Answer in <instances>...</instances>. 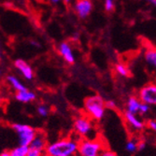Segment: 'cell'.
<instances>
[{
    "instance_id": "obj_32",
    "label": "cell",
    "mask_w": 156,
    "mask_h": 156,
    "mask_svg": "<svg viewBox=\"0 0 156 156\" xmlns=\"http://www.w3.org/2000/svg\"><path fill=\"white\" fill-rule=\"evenodd\" d=\"M2 74V70H1V67H0V75Z\"/></svg>"
},
{
    "instance_id": "obj_24",
    "label": "cell",
    "mask_w": 156,
    "mask_h": 156,
    "mask_svg": "<svg viewBox=\"0 0 156 156\" xmlns=\"http://www.w3.org/2000/svg\"><path fill=\"white\" fill-rule=\"evenodd\" d=\"M26 156H43V152L39 151H37V150L30 149L29 150V152L27 153Z\"/></svg>"
},
{
    "instance_id": "obj_13",
    "label": "cell",
    "mask_w": 156,
    "mask_h": 156,
    "mask_svg": "<svg viewBox=\"0 0 156 156\" xmlns=\"http://www.w3.org/2000/svg\"><path fill=\"white\" fill-rule=\"evenodd\" d=\"M140 99L137 97V95H133L130 96L128 99H127V102H126V111H128L130 113H134V114H138L139 112V108L141 105Z\"/></svg>"
},
{
    "instance_id": "obj_22",
    "label": "cell",
    "mask_w": 156,
    "mask_h": 156,
    "mask_svg": "<svg viewBox=\"0 0 156 156\" xmlns=\"http://www.w3.org/2000/svg\"><path fill=\"white\" fill-rule=\"evenodd\" d=\"M99 156H118L114 151H112L111 150H109V149H104L103 151H102V152L100 153V155Z\"/></svg>"
},
{
    "instance_id": "obj_7",
    "label": "cell",
    "mask_w": 156,
    "mask_h": 156,
    "mask_svg": "<svg viewBox=\"0 0 156 156\" xmlns=\"http://www.w3.org/2000/svg\"><path fill=\"white\" fill-rule=\"evenodd\" d=\"M94 9L91 0H77L74 5V10L78 17L81 20L87 19Z\"/></svg>"
},
{
    "instance_id": "obj_3",
    "label": "cell",
    "mask_w": 156,
    "mask_h": 156,
    "mask_svg": "<svg viewBox=\"0 0 156 156\" xmlns=\"http://www.w3.org/2000/svg\"><path fill=\"white\" fill-rule=\"evenodd\" d=\"M105 149L104 142L98 138H82L79 141V156H99Z\"/></svg>"
},
{
    "instance_id": "obj_21",
    "label": "cell",
    "mask_w": 156,
    "mask_h": 156,
    "mask_svg": "<svg viewBox=\"0 0 156 156\" xmlns=\"http://www.w3.org/2000/svg\"><path fill=\"white\" fill-rule=\"evenodd\" d=\"M151 110V106L150 105H147L145 103H141L140 105V108H139V112L138 114L140 115H145L147 113H149Z\"/></svg>"
},
{
    "instance_id": "obj_31",
    "label": "cell",
    "mask_w": 156,
    "mask_h": 156,
    "mask_svg": "<svg viewBox=\"0 0 156 156\" xmlns=\"http://www.w3.org/2000/svg\"><path fill=\"white\" fill-rule=\"evenodd\" d=\"M63 1H64L65 4L68 5V4H70V2H71V0H63Z\"/></svg>"
},
{
    "instance_id": "obj_30",
    "label": "cell",
    "mask_w": 156,
    "mask_h": 156,
    "mask_svg": "<svg viewBox=\"0 0 156 156\" xmlns=\"http://www.w3.org/2000/svg\"><path fill=\"white\" fill-rule=\"evenodd\" d=\"M0 156H10L9 151H3L2 153H0Z\"/></svg>"
},
{
    "instance_id": "obj_35",
    "label": "cell",
    "mask_w": 156,
    "mask_h": 156,
    "mask_svg": "<svg viewBox=\"0 0 156 156\" xmlns=\"http://www.w3.org/2000/svg\"><path fill=\"white\" fill-rule=\"evenodd\" d=\"M45 156H51V155H48V154H46V155H45Z\"/></svg>"
},
{
    "instance_id": "obj_28",
    "label": "cell",
    "mask_w": 156,
    "mask_h": 156,
    "mask_svg": "<svg viewBox=\"0 0 156 156\" xmlns=\"http://www.w3.org/2000/svg\"><path fill=\"white\" fill-rule=\"evenodd\" d=\"M30 43L33 45V46H35V47H39V43L37 41H34V40H31L30 41Z\"/></svg>"
},
{
    "instance_id": "obj_1",
    "label": "cell",
    "mask_w": 156,
    "mask_h": 156,
    "mask_svg": "<svg viewBox=\"0 0 156 156\" xmlns=\"http://www.w3.org/2000/svg\"><path fill=\"white\" fill-rule=\"evenodd\" d=\"M79 141L75 138H62L48 144L46 154L51 156H76L78 154Z\"/></svg>"
},
{
    "instance_id": "obj_17",
    "label": "cell",
    "mask_w": 156,
    "mask_h": 156,
    "mask_svg": "<svg viewBox=\"0 0 156 156\" xmlns=\"http://www.w3.org/2000/svg\"><path fill=\"white\" fill-rule=\"evenodd\" d=\"M115 70H116L117 74L121 77L126 78V77L129 76V70L126 67V66H124L123 64H121V63L116 64L115 65Z\"/></svg>"
},
{
    "instance_id": "obj_8",
    "label": "cell",
    "mask_w": 156,
    "mask_h": 156,
    "mask_svg": "<svg viewBox=\"0 0 156 156\" xmlns=\"http://www.w3.org/2000/svg\"><path fill=\"white\" fill-rule=\"evenodd\" d=\"M58 53L61 57L64 59V61L66 63H67L68 65H74L76 62V58L73 52V50L70 46V44L66 41H63L58 45Z\"/></svg>"
},
{
    "instance_id": "obj_20",
    "label": "cell",
    "mask_w": 156,
    "mask_h": 156,
    "mask_svg": "<svg viewBox=\"0 0 156 156\" xmlns=\"http://www.w3.org/2000/svg\"><path fill=\"white\" fill-rule=\"evenodd\" d=\"M115 9L114 0H105L104 1V9L106 12H112Z\"/></svg>"
},
{
    "instance_id": "obj_33",
    "label": "cell",
    "mask_w": 156,
    "mask_h": 156,
    "mask_svg": "<svg viewBox=\"0 0 156 156\" xmlns=\"http://www.w3.org/2000/svg\"><path fill=\"white\" fill-rule=\"evenodd\" d=\"M0 59H1V50H0Z\"/></svg>"
},
{
    "instance_id": "obj_4",
    "label": "cell",
    "mask_w": 156,
    "mask_h": 156,
    "mask_svg": "<svg viewBox=\"0 0 156 156\" xmlns=\"http://www.w3.org/2000/svg\"><path fill=\"white\" fill-rule=\"evenodd\" d=\"M74 131L83 138H96L94 125L90 117L80 116L74 121Z\"/></svg>"
},
{
    "instance_id": "obj_25",
    "label": "cell",
    "mask_w": 156,
    "mask_h": 156,
    "mask_svg": "<svg viewBox=\"0 0 156 156\" xmlns=\"http://www.w3.org/2000/svg\"><path fill=\"white\" fill-rule=\"evenodd\" d=\"M147 147V144L145 141L143 140H139L138 142H137V151H144Z\"/></svg>"
},
{
    "instance_id": "obj_10",
    "label": "cell",
    "mask_w": 156,
    "mask_h": 156,
    "mask_svg": "<svg viewBox=\"0 0 156 156\" xmlns=\"http://www.w3.org/2000/svg\"><path fill=\"white\" fill-rule=\"evenodd\" d=\"M14 66L19 71V73L26 80H32L34 79V71L31 66L23 59H16L14 61Z\"/></svg>"
},
{
    "instance_id": "obj_23",
    "label": "cell",
    "mask_w": 156,
    "mask_h": 156,
    "mask_svg": "<svg viewBox=\"0 0 156 156\" xmlns=\"http://www.w3.org/2000/svg\"><path fill=\"white\" fill-rule=\"evenodd\" d=\"M147 126L156 134V120H149L147 122Z\"/></svg>"
},
{
    "instance_id": "obj_2",
    "label": "cell",
    "mask_w": 156,
    "mask_h": 156,
    "mask_svg": "<svg viewBox=\"0 0 156 156\" xmlns=\"http://www.w3.org/2000/svg\"><path fill=\"white\" fill-rule=\"evenodd\" d=\"M84 108L87 115L94 120L101 121L106 113V103L100 95L94 94L88 96L84 101Z\"/></svg>"
},
{
    "instance_id": "obj_6",
    "label": "cell",
    "mask_w": 156,
    "mask_h": 156,
    "mask_svg": "<svg viewBox=\"0 0 156 156\" xmlns=\"http://www.w3.org/2000/svg\"><path fill=\"white\" fill-rule=\"evenodd\" d=\"M137 97L142 103L156 106V82H150L137 92Z\"/></svg>"
},
{
    "instance_id": "obj_9",
    "label": "cell",
    "mask_w": 156,
    "mask_h": 156,
    "mask_svg": "<svg viewBox=\"0 0 156 156\" xmlns=\"http://www.w3.org/2000/svg\"><path fill=\"white\" fill-rule=\"evenodd\" d=\"M123 119L125 121V122L127 123L130 128L134 131L136 132H140L144 129L145 127V123L144 122L139 119L136 114H134V113H130L128 111H125L123 114Z\"/></svg>"
},
{
    "instance_id": "obj_19",
    "label": "cell",
    "mask_w": 156,
    "mask_h": 156,
    "mask_svg": "<svg viewBox=\"0 0 156 156\" xmlns=\"http://www.w3.org/2000/svg\"><path fill=\"white\" fill-rule=\"evenodd\" d=\"M37 114L41 117H47L50 113V108L46 105H39L37 108Z\"/></svg>"
},
{
    "instance_id": "obj_5",
    "label": "cell",
    "mask_w": 156,
    "mask_h": 156,
    "mask_svg": "<svg viewBox=\"0 0 156 156\" xmlns=\"http://www.w3.org/2000/svg\"><path fill=\"white\" fill-rule=\"evenodd\" d=\"M12 128L17 134L19 145L23 146H29L37 132L31 125L24 123H14L12 124Z\"/></svg>"
},
{
    "instance_id": "obj_26",
    "label": "cell",
    "mask_w": 156,
    "mask_h": 156,
    "mask_svg": "<svg viewBox=\"0 0 156 156\" xmlns=\"http://www.w3.org/2000/svg\"><path fill=\"white\" fill-rule=\"evenodd\" d=\"M116 103L114 102V101H111V100H109V101H108V102H106V108H116Z\"/></svg>"
},
{
    "instance_id": "obj_15",
    "label": "cell",
    "mask_w": 156,
    "mask_h": 156,
    "mask_svg": "<svg viewBox=\"0 0 156 156\" xmlns=\"http://www.w3.org/2000/svg\"><path fill=\"white\" fill-rule=\"evenodd\" d=\"M144 58L151 66L156 69V50L155 49H151V48L147 49L144 53Z\"/></svg>"
},
{
    "instance_id": "obj_18",
    "label": "cell",
    "mask_w": 156,
    "mask_h": 156,
    "mask_svg": "<svg viewBox=\"0 0 156 156\" xmlns=\"http://www.w3.org/2000/svg\"><path fill=\"white\" fill-rule=\"evenodd\" d=\"M137 142L135 138L129 139L125 144V151L129 153H135L137 151Z\"/></svg>"
},
{
    "instance_id": "obj_34",
    "label": "cell",
    "mask_w": 156,
    "mask_h": 156,
    "mask_svg": "<svg viewBox=\"0 0 156 156\" xmlns=\"http://www.w3.org/2000/svg\"><path fill=\"white\" fill-rule=\"evenodd\" d=\"M1 103H2V101H1V98H0V106H1Z\"/></svg>"
},
{
    "instance_id": "obj_14",
    "label": "cell",
    "mask_w": 156,
    "mask_h": 156,
    "mask_svg": "<svg viewBox=\"0 0 156 156\" xmlns=\"http://www.w3.org/2000/svg\"><path fill=\"white\" fill-rule=\"evenodd\" d=\"M7 81L9 82V84L10 86L15 90L16 92H19V91H24L26 90L27 88L24 86V84L15 76L13 75H9L7 77Z\"/></svg>"
},
{
    "instance_id": "obj_16",
    "label": "cell",
    "mask_w": 156,
    "mask_h": 156,
    "mask_svg": "<svg viewBox=\"0 0 156 156\" xmlns=\"http://www.w3.org/2000/svg\"><path fill=\"white\" fill-rule=\"evenodd\" d=\"M29 146H23V145H18L17 147L13 148L9 151L10 156H26L27 153L29 152Z\"/></svg>"
},
{
    "instance_id": "obj_11",
    "label": "cell",
    "mask_w": 156,
    "mask_h": 156,
    "mask_svg": "<svg viewBox=\"0 0 156 156\" xmlns=\"http://www.w3.org/2000/svg\"><path fill=\"white\" fill-rule=\"evenodd\" d=\"M47 142H48V140H47V136H46L45 133L37 132V135L35 136L31 144L29 145V148L32 150H37V151L44 152L48 146Z\"/></svg>"
},
{
    "instance_id": "obj_27",
    "label": "cell",
    "mask_w": 156,
    "mask_h": 156,
    "mask_svg": "<svg viewBox=\"0 0 156 156\" xmlns=\"http://www.w3.org/2000/svg\"><path fill=\"white\" fill-rule=\"evenodd\" d=\"M144 1H146L147 3H149V4L156 7V0H144Z\"/></svg>"
},
{
    "instance_id": "obj_29",
    "label": "cell",
    "mask_w": 156,
    "mask_h": 156,
    "mask_svg": "<svg viewBox=\"0 0 156 156\" xmlns=\"http://www.w3.org/2000/svg\"><path fill=\"white\" fill-rule=\"evenodd\" d=\"M60 1H61V0H50V2L51 4H53V5H56V4L60 3Z\"/></svg>"
},
{
    "instance_id": "obj_12",
    "label": "cell",
    "mask_w": 156,
    "mask_h": 156,
    "mask_svg": "<svg viewBox=\"0 0 156 156\" xmlns=\"http://www.w3.org/2000/svg\"><path fill=\"white\" fill-rule=\"evenodd\" d=\"M37 95L34 92L29 91L28 89L24 91H19L15 94V99L21 103H30L36 100Z\"/></svg>"
}]
</instances>
